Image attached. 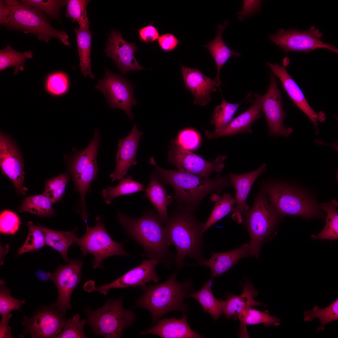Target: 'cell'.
Listing matches in <instances>:
<instances>
[{
  "label": "cell",
  "mask_w": 338,
  "mask_h": 338,
  "mask_svg": "<svg viewBox=\"0 0 338 338\" xmlns=\"http://www.w3.org/2000/svg\"><path fill=\"white\" fill-rule=\"evenodd\" d=\"M1 320L0 321V338H12L11 328L8 324L10 319L12 316L11 312L1 315Z\"/></svg>",
  "instance_id": "cell-53"
},
{
  "label": "cell",
  "mask_w": 338,
  "mask_h": 338,
  "mask_svg": "<svg viewBox=\"0 0 338 338\" xmlns=\"http://www.w3.org/2000/svg\"><path fill=\"white\" fill-rule=\"evenodd\" d=\"M117 219L124 233L142 247V256L156 260L167 269L175 262L171 251L164 223L157 211L146 209L139 218L134 219L116 210Z\"/></svg>",
  "instance_id": "cell-1"
},
{
  "label": "cell",
  "mask_w": 338,
  "mask_h": 338,
  "mask_svg": "<svg viewBox=\"0 0 338 338\" xmlns=\"http://www.w3.org/2000/svg\"><path fill=\"white\" fill-rule=\"evenodd\" d=\"M0 166L2 174L10 179L17 195H26L28 189L23 185L25 173L23 155L11 136L1 131Z\"/></svg>",
  "instance_id": "cell-16"
},
{
  "label": "cell",
  "mask_w": 338,
  "mask_h": 338,
  "mask_svg": "<svg viewBox=\"0 0 338 338\" xmlns=\"http://www.w3.org/2000/svg\"><path fill=\"white\" fill-rule=\"evenodd\" d=\"M253 105L246 111L233 118L221 132L213 135H206L208 139L235 135L244 132L252 133L251 126L261 116L262 95L256 94Z\"/></svg>",
  "instance_id": "cell-26"
},
{
  "label": "cell",
  "mask_w": 338,
  "mask_h": 338,
  "mask_svg": "<svg viewBox=\"0 0 338 338\" xmlns=\"http://www.w3.org/2000/svg\"><path fill=\"white\" fill-rule=\"evenodd\" d=\"M338 203L334 199L328 203H322L320 208L327 213L326 224L321 231L317 235H313L314 239H328L338 238V213L336 209Z\"/></svg>",
  "instance_id": "cell-38"
},
{
  "label": "cell",
  "mask_w": 338,
  "mask_h": 338,
  "mask_svg": "<svg viewBox=\"0 0 338 338\" xmlns=\"http://www.w3.org/2000/svg\"><path fill=\"white\" fill-rule=\"evenodd\" d=\"M123 300L122 297L118 300L109 299L98 310H86L88 322L94 334L106 338H121L124 330L132 325L136 314L123 308Z\"/></svg>",
  "instance_id": "cell-6"
},
{
  "label": "cell",
  "mask_w": 338,
  "mask_h": 338,
  "mask_svg": "<svg viewBox=\"0 0 338 338\" xmlns=\"http://www.w3.org/2000/svg\"><path fill=\"white\" fill-rule=\"evenodd\" d=\"M119 183L114 187H108L101 190V194L105 202L110 204L113 200L119 196L144 191L143 184L136 182L128 176L120 180Z\"/></svg>",
  "instance_id": "cell-37"
},
{
  "label": "cell",
  "mask_w": 338,
  "mask_h": 338,
  "mask_svg": "<svg viewBox=\"0 0 338 338\" xmlns=\"http://www.w3.org/2000/svg\"><path fill=\"white\" fill-rule=\"evenodd\" d=\"M266 166L265 164L263 163L256 170L243 174L229 173L232 185L235 190L234 198L237 204L232 217L238 222L242 220L241 214L249 209V207L246 203V199L256 179L265 172Z\"/></svg>",
  "instance_id": "cell-24"
},
{
  "label": "cell",
  "mask_w": 338,
  "mask_h": 338,
  "mask_svg": "<svg viewBox=\"0 0 338 338\" xmlns=\"http://www.w3.org/2000/svg\"><path fill=\"white\" fill-rule=\"evenodd\" d=\"M179 42L175 35L169 33L162 34L158 39V44L160 48L162 51L167 52L175 49Z\"/></svg>",
  "instance_id": "cell-51"
},
{
  "label": "cell",
  "mask_w": 338,
  "mask_h": 338,
  "mask_svg": "<svg viewBox=\"0 0 338 338\" xmlns=\"http://www.w3.org/2000/svg\"><path fill=\"white\" fill-rule=\"evenodd\" d=\"M171 143L168 162L180 172L209 177L213 172H222L225 167L223 162L226 155H219L214 161L209 162L183 148L175 139Z\"/></svg>",
  "instance_id": "cell-11"
},
{
  "label": "cell",
  "mask_w": 338,
  "mask_h": 338,
  "mask_svg": "<svg viewBox=\"0 0 338 338\" xmlns=\"http://www.w3.org/2000/svg\"><path fill=\"white\" fill-rule=\"evenodd\" d=\"M90 1L88 0H68L67 4L66 16L76 21L79 24V28L89 29L90 21L88 18L87 5Z\"/></svg>",
  "instance_id": "cell-44"
},
{
  "label": "cell",
  "mask_w": 338,
  "mask_h": 338,
  "mask_svg": "<svg viewBox=\"0 0 338 338\" xmlns=\"http://www.w3.org/2000/svg\"><path fill=\"white\" fill-rule=\"evenodd\" d=\"M262 2V0H243L242 9L237 14L239 21H242L246 18L260 12Z\"/></svg>",
  "instance_id": "cell-50"
},
{
  "label": "cell",
  "mask_w": 338,
  "mask_h": 338,
  "mask_svg": "<svg viewBox=\"0 0 338 338\" xmlns=\"http://www.w3.org/2000/svg\"><path fill=\"white\" fill-rule=\"evenodd\" d=\"M175 139L182 147L190 151L197 148L200 143L199 135L196 131L191 130L182 131Z\"/></svg>",
  "instance_id": "cell-49"
},
{
  "label": "cell",
  "mask_w": 338,
  "mask_h": 338,
  "mask_svg": "<svg viewBox=\"0 0 338 338\" xmlns=\"http://www.w3.org/2000/svg\"><path fill=\"white\" fill-rule=\"evenodd\" d=\"M149 162L155 166L154 173L163 185H170L173 189V196L176 204L197 210L203 198L213 192H221L232 185L230 177L218 176L211 179L200 175L163 168L157 165L153 158Z\"/></svg>",
  "instance_id": "cell-3"
},
{
  "label": "cell",
  "mask_w": 338,
  "mask_h": 338,
  "mask_svg": "<svg viewBox=\"0 0 338 338\" xmlns=\"http://www.w3.org/2000/svg\"><path fill=\"white\" fill-rule=\"evenodd\" d=\"M46 87L51 94L59 96L65 94L67 91L69 85L68 76L61 71L54 72L48 78Z\"/></svg>",
  "instance_id": "cell-47"
},
{
  "label": "cell",
  "mask_w": 338,
  "mask_h": 338,
  "mask_svg": "<svg viewBox=\"0 0 338 338\" xmlns=\"http://www.w3.org/2000/svg\"><path fill=\"white\" fill-rule=\"evenodd\" d=\"M144 196L153 205L166 223L167 221L168 206L174 201L173 196L168 194L166 189L153 173L151 175L150 182L145 190Z\"/></svg>",
  "instance_id": "cell-29"
},
{
  "label": "cell",
  "mask_w": 338,
  "mask_h": 338,
  "mask_svg": "<svg viewBox=\"0 0 338 338\" xmlns=\"http://www.w3.org/2000/svg\"><path fill=\"white\" fill-rule=\"evenodd\" d=\"M27 225L29 228L28 236L23 245L18 249L16 257L27 252L37 251L46 245L45 236L40 224H35L30 221Z\"/></svg>",
  "instance_id": "cell-41"
},
{
  "label": "cell",
  "mask_w": 338,
  "mask_h": 338,
  "mask_svg": "<svg viewBox=\"0 0 338 338\" xmlns=\"http://www.w3.org/2000/svg\"><path fill=\"white\" fill-rule=\"evenodd\" d=\"M322 35L319 29L312 26L306 31L281 29L277 33L270 35L269 37L286 53L292 51L310 52L321 48L338 53V49L334 45L324 43L320 40Z\"/></svg>",
  "instance_id": "cell-13"
},
{
  "label": "cell",
  "mask_w": 338,
  "mask_h": 338,
  "mask_svg": "<svg viewBox=\"0 0 338 338\" xmlns=\"http://www.w3.org/2000/svg\"><path fill=\"white\" fill-rule=\"evenodd\" d=\"M192 209L176 204L168 215L165 229L169 244L175 247L177 253L175 262L177 270L185 265V258L188 256L197 262L204 259L203 223L196 217Z\"/></svg>",
  "instance_id": "cell-2"
},
{
  "label": "cell",
  "mask_w": 338,
  "mask_h": 338,
  "mask_svg": "<svg viewBox=\"0 0 338 338\" xmlns=\"http://www.w3.org/2000/svg\"><path fill=\"white\" fill-rule=\"evenodd\" d=\"M21 222L18 215L8 210L2 211L0 215V232L7 235L14 234L18 230Z\"/></svg>",
  "instance_id": "cell-48"
},
{
  "label": "cell",
  "mask_w": 338,
  "mask_h": 338,
  "mask_svg": "<svg viewBox=\"0 0 338 338\" xmlns=\"http://www.w3.org/2000/svg\"><path fill=\"white\" fill-rule=\"evenodd\" d=\"M187 315L183 313L180 319L175 318L160 319L154 326L145 331H141V335L153 334L162 338H201L204 337L193 331L189 326Z\"/></svg>",
  "instance_id": "cell-25"
},
{
  "label": "cell",
  "mask_w": 338,
  "mask_h": 338,
  "mask_svg": "<svg viewBox=\"0 0 338 338\" xmlns=\"http://www.w3.org/2000/svg\"><path fill=\"white\" fill-rule=\"evenodd\" d=\"M101 138L99 130L95 129L93 138L84 149L74 148L73 153L64 156L67 164V172L71 175L74 191L79 193L78 213L82 219H88L89 213L85 204L86 194L90 191L92 182L97 177L99 169L97 156Z\"/></svg>",
  "instance_id": "cell-5"
},
{
  "label": "cell",
  "mask_w": 338,
  "mask_h": 338,
  "mask_svg": "<svg viewBox=\"0 0 338 338\" xmlns=\"http://www.w3.org/2000/svg\"><path fill=\"white\" fill-rule=\"evenodd\" d=\"M140 39L146 43H152L158 39L159 35L156 28L152 25H149L138 30Z\"/></svg>",
  "instance_id": "cell-52"
},
{
  "label": "cell",
  "mask_w": 338,
  "mask_h": 338,
  "mask_svg": "<svg viewBox=\"0 0 338 338\" xmlns=\"http://www.w3.org/2000/svg\"><path fill=\"white\" fill-rule=\"evenodd\" d=\"M84 263L82 259H70L67 264L59 266L53 273L48 272L50 279L58 291V299L53 304L62 315L65 316L71 308V295L80 281Z\"/></svg>",
  "instance_id": "cell-14"
},
{
  "label": "cell",
  "mask_w": 338,
  "mask_h": 338,
  "mask_svg": "<svg viewBox=\"0 0 338 338\" xmlns=\"http://www.w3.org/2000/svg\"><path fill=\"white\" fill-rule=\"evenodd\" d=\"M210 199L215 202V205L209 218L204 224L203 233L214 223L235 211V207H233L236 203L235 198H233L228 193H224L221 197L214 194L210 197Z\"/></svg>",
  "instance_id": "cell-32"
},
{
  "label": "cell",
  "mask_w": 338,
  "mask_h": 338,
  "mask_svg": "<svg viewBox=\"0 0 338 338\" xmlns=\"http://www.w3.org/2000/svg\"><path fill=\"white\" fill-rule=\"evenodd\" d=\"M96 224L93 227L86 225V232L78 238V245L84 255L91 254L94 257L92 262L93 268L103 269L102 262L108 257L114 255L128 256L129 253L124 250V243L114 241L108 233L101 217L95 218Z\"/></svg>",
  "instance_id": "cell-10"
},
{
  "label": "cell",
  "mask_w": 338,
  "mask_h": 338,
  "mask_svg": "<svg viewBox=\"0 0 338 338\" xmlns=\"http://www.w3.org/2000/svg\"><path fill=\"white\" fill-rule=\"evenodd\" d=\"M33 57V54L30 51L19 52L7 44L5 48L0 50V70L14 66V74H16L18 70H24L26 59Z\"/></svg>",
  "instance_id": "cell-39"
},
{
  "label": "cell",
  "mask_w": 338,
  "mask_h": 338,
  "mask_svg": "<svg viewBox=\"0 0 338 338\" xmlns=\"http://www.w3.org/2000/svg\"><path fill=\"white\" fill-rule=\"evenodd\" d=\"M79 314L75 315L72 318L66 320L64 325L61 332L56 338H87L84 332V325L88 322L87 319L80 320Z\"/></svg>",
  "instance_id": "cell-45"
},
{
  "label": "cell",
  "mask_w": 338,
  "mask_h": 338,
  "mask_svg": "<svg viewBox=\"0 0 338 338\" xmlns=\"http://www.w3.org/2000/svg\"><path fill=\"white\" fill-rule=\"evenodd\" d=\"M180 65L186 87L194 96V104L202 106L207 104L211 100V93L217 90L213 80L197 68Z\"/></svg>",
  "instance_id": "cell-22"
},
{
  "label": "cell",
  "mask_w": 338,
  "mask_h": 338,
  "mask_svg": "<svg viewBox=\"0 0 338 338\" xmlns=\"http://www.w3.org/2000/svg\"><path fill=\"white\" fill-rule=\"evenodd\" d=\"M69 174L67 172L45 181V189L43 193L50 200L53 204L62 200L66 185L70 179Z\"/></svg>",
  "instance_id": "cell-43"
},
{
  "label": "cell",
  "mask_w": 338,
  "mask_h": 338,
  "mask_svg": "<svg viewBox=\"0 0 338 338\" xmlns=\"http://www.w3.org/2000/svg\"><path fill=\"white\" fill-rule=\"evenodd\" d=\"M211 252L212 255L209 259H204L194 264H187V265L206 266L211 271V277H218L228 271L241 259L250 256L248 244L247 243L224 252Z\"/></svg>",
  "instance_id": "cell-23"
},
{
  "label": "cell",
  "mask_w": 338,
  "mask_h": 338,
  "mask_svg": "<svg viewBox=\"0 0 338 338\" xmlns=\"http://www.w3.org/2000/svg\"><path fill=\"white\" fill-rule=\"evenodd\" d=\"M177 275V272L173 273L166 280L160 284L140 287L143 294L134 300L135 307L148 310L152 316V323L170 312L181 311L184 313L186 310L184 300L192 288V283L190 280L178 282Z\"/></svg>",
  "instance_id": "cell-4"
},
{
  "label": "cell",
  "mask_w": 338,
  "mask_h": 338,
  "mask_svg": "<svg viewBox=\"0 0 338 338\" xmlns=\"http://www.w3.org/2000/svg\"><path fill=\"white\" fill-rule=\"evenodd\" d=\"M36 276L39 280L44 281H48L50 279L48 272L39 269L35 273Z\"/></svg>",
  "instance_id": "cell-54"
},
{
  "label": "cell",
  "mask_w": 338,
  "mask_h": 338,
  "mask_svg": "<svg viewBox=\"0 0 338 338\" xmlns=\"http://www.w3.org/2000/svg\"><path fill=\"white\" fill-rule=\"evenodd\" d=\"M317 318L320 320L321 325L318 328L316 333L324 330L325 325L328 323L338 320V299L331 304L323 309L315 305L312 310L304 313V320L310 322Z\"/></svg>",
  "instance_id": "cell-40"
},
{
  "label": "cell",
  "mask_w": 338,
  "mask_h": 338,
  "mask_svg": "<svg viewBox=\"0 0 338 338\" xmlns=\"http://www.w3.org/2000/svg\"><path fill=\"white\" fill-rule=\"evenodd\" d=\"M243 284L242 293L238 296L228 295L225 300L219 299L223 314L226 318H234L243 309L249 307L263 305L261 302L255 300L254 298L258 294L253 284L249 280Z\"/></svg>",
  "instance_id": "cell-27"
},
{
  "label": "cell",
  "mask_w": 338,
  "mask_h": 338,
  "mask_svg": "<svg viewBox=\"0 0 338 338\" xmlns=\"http://www.w3.org/2000/svg\"><path fill=\"white\" fill-rule=\"evenodd\" d=\"M11 289L7 287L6 282L0 280V314L3 315L14 310L21 312V305L26 303L25 300H19L13 297L10 294Z\"/></svg>",
  "instance_id": "cell-46"
},
{
  "label": "cell",
  "mask_w": 338,
  "mask_h": 338,
  "mask_svg": "<svg viewBox=\"0 0 338 338\" xmlns=\"http://www.w3.org/2000/svg\"><path fill=\"white\" fill-rule=\"evenodd\" d=\"M228 23V21H225L223 24L218 26L217 33L214 39L203 46L207 49L217 65V74L213 81L215 85L218 87L220 89L221 84L220 73L222 67L231 56L239 57L241 56L240 53L229 49L223 40V33Z\"/></svg>",
  "instance_id": "cell-28"
},
{
  "label": "cell",
  "mask_w": 338,
  "mask_h": 338,
  "mask_svg": "<svg viewBox=\"0 0 338 338\" xmlns=\"http://www.w3.org/2000/svg\"><path fill=\"white\" fill-rule=\"evenodd\" d=\"M238 319L240 321L243 331H245L247 325H256L263 323L264 325H272L278 326L280 325V320L275 316L271 315L269 311L262 312L249 307L243 310L234 319Z\"/></svg>",
  "instance_id": "cell-36"
},
{
  "label": "cell",
  "mask_w": 338,
  "mask_h": 338,
  "mask_svg": "<svg viewBox=\"0 0 338 338\" xmlns=\"http://www.w3.org/2000/svg\"><path fill=\"white\" fill-rule=\"evenodd\" d=\"M41 228L44 234L46 244L59 252L64 261L68 263L70 259L67 256L69 247L76 244L78 238L76 234L79 229L76 227L69 231H59L43 227L40 224Z\"/></svg>",
  "instance_id": "cell-30"
},
{
  "label": "cell",
  "mask_w": 338,
  "mask_h": 338,
  "mask_svg": "<svg viewBox=\"0 0 338 338\" xmlns=\"http://www.w3.org/2000/svg\"><path fill=\"white\" fill-rule=\"evenodd\" d=\"M244 213L250 238L248 243L250 256L258 259L262 245L275 224L278 213L261 191L255 198L252 208Z\"/></svg>",
  "instance_id": "cell-9"
},
{
  "label": "cell",
  "mask_w": 338,
  "mask_h": 338,
  "mask_svg": "<svg viewBox=\"0 0 338 338\" xmlns=\"http://www.w3.org/2000/svg\"><path fill=\"white\" fill-rule=\"evenodd\" d=\"M214 277H211L198 291L188 293L187 297L196 300L203 309V311L210 314L215 320H217L223 314L220 302L214 296L211 287Z\"/></svg>",
  "instance_id": "cell-31"
},
{
  "label": "cell",
  "mask_w": 338,
  "mask_h": 338,
  "mask_svg": "<svg viewBox=\"0 0 338 338\" xmlns=\"http://www.w3.org/2000/svg\"><path fill=\"white\" fill-rule=\"evenodd\" d=\"M16 5L15 10L2 25L7 29L33 34L40 40L46 43L52 38H55L67 46L70 45L66 33L53 28L44 14L37 9L24 6L18 0H16Z\"/></svg>",
  "instance_id": "cell-7"
},
{
  "label": "cell",
  "mask_w": 338,
  "mask_h": 338,
  "mask_svg": "<svg viewBox=\"0 0 338 338\" xmlns=\"http://www.w3.org/2000/svg\"><path fill=\"white\" fill-rule=\"evenodd\" d=\"M137 47L134 43H129L121 33L114 29L108 35L105 52L107 56L115 62L117 68L123 75L129 71L145 69L136 59L134 54Z\"/></svg>",
  "instance_id": "cell-19"
},
{
  "label": "cell",
  "mask_w": 338,
  "mask_h": 338,
  "mask_svg": "<svg viewBox=\"0 0 338 338\" xmlns=\"http://www.w3.org/2000/svg\"><path fill=\"white\" fill-rule=\"evenodd\" d=\"M221 103L217 105L213 115L211 123L214 125L215 131L213 132L207 130L206 135H213L218 134L225 128L232 120L233 117L239 107L240 104H231L227 102L222 95Z\"/></svg>",
  "instance_id": "cell-35"
},
{
  "label": "cell",
  "mask_w": 338,
  "mask_h": 338,
  "mask_svg": "<svg viewBox=\"0 0 338 338\" xmlns=\"http://www.w3.org/2000/svg\"><path fill=\"white\" fill-rule=\"evenodd\" d=\"M262 111L265 114L269 128V135L287 137L293 131L290 128H285L284 119L286 114L282 106V96L277 86L276 76L272 74L266 93L262 95Z\"/></svg>",
  "instance_id": "cell-18"
},
{
  "label": "cell",
  "mask_w": 338,
  "mask_h": 338,
  "mask_svg": "<svg viewBox=\"0 0 338 338\" xmlns=\"http://www.w3.org/2000/svg\"><path fill=\"white\" fill-rule=\"evenodd\" d=\"M143 134L135 123L130 133L125 137L119 139L115 169L110 175L112 182L124 177L130 167L137 164L136 156L138 146Z\"/></svg>",
  "instance_id": "cell-21"
},
{
  "label": "cell",
  "mask_w": 338,
  "mask_h": 338,
  "mask_svg": "<svg viewBox=\"0 0 338 338\" xmlns=\"http://www.w3.org/2000/svg\"><path fill=\"white\" fill-rule=\"evenodd\" d=\"M158 264L153 259L144 260L140 265L110 283L96 287L94 282L90 280L84 284V289L88 292H99L106 295L110 290L114 288L141 287L149 282H158L161 279L155 268Z\"/></svg>",
  "instance_id": "cell-17"
},
{
  "label": "cell",
  "mask_w": 338,
  "mask_h": 338,
  "mask_svg": "<svg viewBox=\"0 0 338 338\" xmlns=\"http://www.w3.org/2000/svg\"><path fill=\"white\" fill-rule=\"evenodd\" d=\"M51 201L43 193L26 197L18 209L19 213L27 212L40 217H49L55 214Z\"/></svg>",
  "instance_id": "cell-34"
},
{
  "label": "cell",
  "mask_w": 338,
  "mask_h": 338,
  "mask_svg": "<svg viewBox=\"0 0 338 338\" xmlns=\"http://www.w3.org/2000/svg\"><path fill=\"white\" fill-rule=\"evenodd\" d=\"M278 213L311 218L319 215L314 202L304 193L281 183H267L261 190Z\"/></svg>",
  "instance_id": "cell-8"
},
{
  "label": "cell",
  "mask_w": 338,
  "mask_h": 338,
  "mask_svg": "<svg viewBox=\"0 0 338 338\" xmlns=\"http://www.w3.org/2000/svg\"><path fill=\"white\" fill-rule=\"evenodd\" d=\"M289 63V58L286 57L283 60L282 65H279L277 63L272 64L267 62L266 64L270 67L274 74L279 78L284 88L294 102L307 115L313 123L316 128V133L318 134V120L321 122L323 121L324 113H317L310 105L302 91L286 70V67Z\"/></svg>",
  "instance_id": "cell-20"
},
{
  "label": "cell",
  "mask_w": 338,
  "mask_h": 338,
  "mask_svg": "<svg viewBox=\"0 0 338 338\" xmlns=\"http://www.w3.org/2000/svg\"><path fill=\"white\" fill-rule=\"evenodd\" d=\"M134 88L132 83L107 68L104 77L98 80L95 88L103 94L112 109L119 108L123 110L131 120L134 118L131 108L137 102L133 96Z\"/></svg>",
  "instance_id": "cell-12"
},
{
  "label": "cell",
  "mask_w": 338,
  "mask_h": 338,
  "mask_svg": "<svg viewBox=\"0 0 338 338\" xmlns=\"http://www.w3.org/2000/svg\"><path fill=\"white\" fill-rule=\"evenodd\" d=\"M68 0H22L24 6L39 10L52 19L60 20L61 9L67 4Z\"/></svg>",
  "instance_id": "cell-42"
},
{
  "label": "cell",
  "mask_w": 338,
  "mask_h": 338,
  "mask_svg": "<svg viewBox=\"0 0 338 338\" xmlns=\"http://www.w3.org/2000/svg\"><path fill=\"white\" fill-rule=\"evenodd\" d=\"M74 30L76 33V41L79 58V66L83 75L93 79L95 75L92 73L90 65L91 40L92 33L89 29L80 28Z\"/></svg>",
  "instance_id": "cell-33"
},
{
  "label": "cell",
  "mask_w": 338,
  "mask_h": 338,
  "mask_svg": "<svg viewBox=\"0 0 338 338\" xmlns=\"http://www.w3.org/2000/svg\"><path fill=\"white\" fill-rule=\"evenodd\" d=\"M52 303L37 308L30 318L24 316L23 332L32 338H55L61 331L66 319Z\"/></svg>",
  "instance_id": "cell-15"
}]
</instances>
